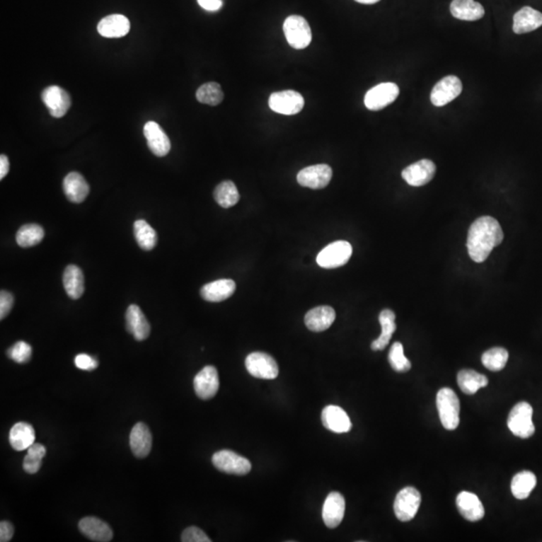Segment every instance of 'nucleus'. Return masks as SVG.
I'll return each mask as SVG.
<instances>
[{"instance_id":"c9c22d12","label":"nucleus","mask_w":542,"mask_h":542,"mask_svg":"<svg viewBox=\"0 0 542 542\" xmlns=\"http://www.w3.org/2000/svg\"><path fill=\"white\" fill-rule=\"evenodd\" d=\"M239 192L232 181H224L216 187L214 199L223 208H230L238 203Z\"/></svg>"},{"instance_id":"e433bc0d","label":"nucleus","mask_w":542,"mask_h":542,"mask_svg":"<svg viewBox=\"0 0 542 542\" xmlns=\"http://www.w3.org/2000/svg\"><path fill=\"white\" fill-rule=\"evenodd\" d=\"M26 451L28 454L23 460V470L28 474L38 473L42 467V459L47 454V449L42 444L35 443Z\"/></svg>"},{"instance_id":"f704fd0d","label":"nucleus","mask_w":542,"mask_h":542,"mask_svg":"<svg viewBox=\"0 0 542 542\" xmlns=\"http://www.w3.org/2000/svg\"><path fill=\"white\" fill-rule=\"evenodd\" d=\"M45 237V230L40 225L26 224L21 227L16 234V242L21 247L28 248L38 246Z\"/></svg>"},{"instance_id":"2f4dec72","label":"nucleus","mask_w":542,"mask_h":542,"mask_svg":"<svg viewBox=\"0 0 542 542\" xmlns=\"http://www.w3.org/2000/svg\"><path fill=\"white\" fill-rule=\"evenodd\" d=\"M457 382L464 394L474 395L488 385V379L473 370H462L458 373Z\"/></svg>"},{"instance_id":"7ed1b4c3","label":"nucleus","mask_w":542,"mask_h":542,"mask_svg":"<svg viewBox=\"0 0 542 542\" xmlns=\"http://www.w3.org/2000/svg\"><path fill=\"white\" fill-rule=\"evenodd\" d=\"M534 410L527 402H520L512 408L508 416L507 425L513 435L522 439L531 437L536 432L532 422Z\"/></svg>"},{"instance_id":"72a5a7b5","label":"nucleus","mask_w":542,"mask_h":542,"mask_svg":"<svg viewBox=\"0 0 542 542\" xmlns=\"http://www.w3.org/2000/svg\"><path fill=\"white\" fill-rule=\"evenodd\" d=\"M134 233L139 246L144 250H152L157 246V233L145 220H137L134 224Z\"/></svg>"},{"instance_id":"79ce46f5","label":"nucleus","mask_w":542,"mask_h":542,"mask_svg":"<svg viewBox=\"0 0 542 542\" xmlns=\"http://www.w3.org/2000/svg\"><path fill=\"white\" fill-rule=\"evenodd\" d=\"M181 541L183 542H210L211 539L206 536L202 529L196 526H190L184 530Z\"/></svg>"},{"instance_id":"f03ea898","label":"nucleus","mask_w":542,"mask_h":542,"mask_svg":"<svg viewBox=\"0 0 542 542\" xmlns=\"http://www.w3.org/2000/svg\"><path fill=\"white\" fill-rule=\"evenodd\" d=\"M437 409L441 423L447 430H455L459 426L460 402L454 391L442 388L437 394Z\"/></svg>"},{"instance_id":"de8ad7c7","label":"nucleus","mask_w":542,"mask_h":542,"mask_svg":"<svg viewBox=\"0 0 542 542\" xmlns=\"http://www.w3.org/2000/svg\"><path fill=\"white\" fill-rule=\"evenodd\" d=\"M9 171V161L6 155L0 156V179H4Z\"/></svg>"},{"instance_id":"f3484780","label":"nucleus","mask_w":542,"mask_h":542,"mask_svg":"<svg viewBox=\"0 0 542 542\" xmlns=\"http://www.w3.org/2000/svg\"><path fill=\"white\" fill-rule=\"evenodd\" d=\"M144 135L153 154L164 157L171 150V142L163 129L155 122H148L144 127Z\"/></svg>"},{"instance_id":"09e8293b","label":"nucleus","mask_w":542,"mask_h":542,"mask_svg":"<svg viewBox=\"0 0 542 542\" xmlns=\"http://www.w3.org/2000/svg\"><path fill=\"white\" fill-rule=\"evenodd\" d=\"M356 1L363 4H374L380 1V0H356Z\"/></svg>"},{"instance_id":"37998d69","label":"nucleus","mask_w":542,"mask_h":542,"mask_svg":"<svg viewBox=\"0 0 542 542\" xmlns=\"http://www.w3.org/2000/svg\"><path fill=\"white\" fill-rule=\"evenodd\" d=\"M74 364L76 368L83 371H93L99 366L97 359L86 354H78L74 359Z\"/></svg>"},{"instance_id":"2eb2a0df","label":"nucleus","mask_w":542,"mask_h":542,"mask_svg":"<svg viewBox=\"0 0 542 542\" xmlns=\"http://www.w3.org/2000/svg\"><path fill=\"white\" fill-rule=\"evenodd\" d=\"M42 98L52 117H64L71 108V97L61 86H49L43 91Z\"/></svg>"},{"instance_id":"c03bdc74","label":"nucleus","mask_w":542,"mask_h":542,"mask_svg":"<svg viewBox=\"0 0 542 542\" xmlns=\"http://www.w3.org/2000/svg\"><path fill=\"white\" fill-rule=\"evenodd\" d=\"M13 306V296L6 290L0 292V318L4 320L11 313Z\"/></svg>"},{"instance_id":"f8f14e48","label":"nucleus","mask_w":542,"mask_h":542,"mask_svg":"<svg viewBox=\"0 0 542 542\" xmlns=\"http://www.w3.org/2000/svg\"><path fill=\"white\" fill-rule=\"evenodd\" d=\"M461 92L462 83L457 76H445L432 90L431 103L435 107H443L459 97Z\"/></svg>"},{"instance_id":"393cba45","label":"nucleus","mask_w":542,"mask_h":542,"mask_svg":"<svg viewBox=\"0 0 542 542\" xmlns=\"http://www.w3.org/2000/svg\"><path fill=\"white\" fill-rule=\"evenodd\" d=\"M64 194L71 202L81 203L88 197L90 187L86 179L78 172H71L64 180Z\"/></svg>"},{"instance_id":"aec40b11","label":"nucleus","mask_w":542,"mask_h":542,"mask_svg":"<svg viewBox=\"0 0 542 542\" xmlns=\"http://www.w3.org/2000/svg\"><path fill=\"white\" fill-rule=\"evenodd\" d=\"M456 505L460 514L470 522L481 520L485 514L483 504L476 494L463 491L456 498Z\"/></svg>"},{"instance_id":"a211bd4d","label":"nucleus","mask_w":542,"mask_h":542,"mask_svg":"<svg viewBox=\"0 0 542 542\" xmlns=\"http://www.w3.org/2000/svg\"><path fill=\"white\" fill-rule=\"evenodd\" d=\"M321 421L328 430L333 433L342 434L351 431L352 422L345 410L338 406L325 407L321 413Z\"/></svg>"},{"instance_id":"ddd939ff","label":"nucleus","mask_w":542,"mask_h":542,"mask_svg":"<svg viewBox=\"0 0 542 542\" xmlns=\"http://www.w3.org/2000/svg\"><path fill=\"white\" fill-rule=\"evenodd\" d=\"M194 390L201 400H210L219 390V376L215 367L207 366L194 379Z\"/></svg>"},{"instance_id":"20e7f679","label":"nucleus","mask_w":542,"mask_h":542,"mask_svg":"<svg viewBox=\"0 0 542 542\" xmlns=\"http://www.w3.org/2000/svg\"><path fill=\"white\" fill-rule=\"evenodd\" d=\"M284 31L290 47L296 50L306 49L313 40L311 26L302 16H290L285 19Z\"/></svg>"},{"instance_id":"5701e85b","label":"nucleus","mask_w":542,"mask_h":542,"mask_svg":"<svg viewBox=\"0 0 542 542\" xmlns=\"http://www.w3.org/2000/svg\"><path fill=\"white\" fill-rule=\"evenodd\" d=\"M335 320V309L323 306L311 309L304 318L306 328L311 332L320 333L328 330Z\"/></svg>"},{"instance_id":"6ab92c4d","label":"nucleus","mask_w":542,"mask_h":542,"mask_svg":"<svg viewBox=\"0 0 542 542\" xmlns=\"http://www.w3.org/2000/svg\"><path fill=\"white\" fill-rule=\"evenodd\" d=\"M129 447L137 458H146L152 449V434L144 423H137L129 434Z\"/></svg>"},{"instance_id":"9b49d317","label":"nucleus","mask_w":542,"mask_h":542,"mask_svg":"<svg viewBox=\"0 0 542 542\" xmlns=\"http://www.w3.org/2000/svg\"><path fill=\"white\" fill-rule=\"evenodd\" d=\"M332 177V168L328 165L320 164L304 168L297 174L296 179L299 185L318 190L327 187Z\"/></svg>"},{"instance_id":"a19ab883","label":"nucleus","mask_w":542,"mask_h":542,"mask_svg":"<svg viewBox=\"0 0 542 542\" xmlns=\"http://www.w3.org/2000/svg\"><path fill=\"white\" fill-rule=\"evenodd\" d=\"M33 350L28 342H18L7 351V356L18 364H25L30 362Z\"/></svg>"},{"instance_id":"49530a36","label":"nucleus","mask_w":542,"mask_h":542,"mask_svg":"<svg viewBox=\"0 0 542 542\" xmlns=\"http://www.w3.org/2000/svg\"><path fill=\"white\" fill-rule=\"evenodd\" d=\"M199 6L208 11H217L223 6L222 0H197Z\"/></svg>"},{"instance_id":"4c0bfd02","label":"nucleus","mask_w":542,"mask_h":542,"mask_svg":"<svg viewBox=\"0 0 542 542\" xmlns=\"http://www.w3.org/2000/svg\"><path fill=\"white\" fill-rule=\"evenodd\" d=\"M508 352L503 347H493L484 352L482 364L486 369L492 371H500L505 368L508 361Z\"/></svg>"},{"instance_id":"4468645a","label":"nucleus","mask_w":542,"mask_h":542,"mask_svg":"<svg viewBox=\"0 0 542 542\" xmlns=\"http://www.w3.org/2000/svg\"><path fill=\"white\" fill-rule=\"evenodd\" d=\"M436 165L431 160H420L405 168L402 177L409 185L420 187L426 185L435 176Z\"/></svg>"},{"instance_id":"6e6552de","label":"nucleus","mask_w":542,"mask_h":542,"mask_svg":"<svg viewBox=\"0 0 542 542\" xmlns=\"http://www.w3.org/2000/svg\"><path fill=\"white\" fill-rule=\"evenodd\" d=\"M246 367L251 376L263 380H273L279 374L277 362L265 352H256L248 354Z\"/></svg>"},{"instance_id":"1a4fd4ad","label":"nucleus","mask_w":542,"mask_h":542,"mask_svg":"<svg viewBox=\"0 0 542 542\" xmlns=\"http://www.w3.org/2000/svg\"><path fill=\"white\" fill-rule=\"evenodd\" d=\"M268 105L273 112L277 114L292 116L299 114L304 107V99L301 93L296 91H282L273 93L270 97Z\"/></svg>"},{"instance_id":"9d476101","label":"nucleus","mask_w":542,"mask_h":542,"mask_svg":"<svg viewBox=\"0 0 542 542\" xmlns=\"http://www.w3.org/2000/svg\"><path fill=\"white\" fill-rule=\"evenodd\" d=\"M212 463L219 471L227 474L242 476V475L248 474L251 470V463L248 459L230 450L216 452L213 455Z\"/></svg>"},{"instance_id":"58836bf2","label":"nucleus","mask_w":542,"mask_h":542,"mask_svg":"<svg viewBox=\"0 0 542 542\" xmlns=\"http://www.w3.org/2000/svg\"><path fill=\"white\" fill-rule=\"evenodd\" d=\"M198 102L209 105H217L222 102L223 95L221 86L217 83H204L196 92Z\"/></svg>"},{"instance_id":"a878e982","label":"nucleus","mask_w":542,"mask_h":542,"mask_svg":"<svg viewBox=\"0 0 542 542\" xmlns=\"http://www.w3.org/2000/svg\"><path fill=\"white\" fill-rule=\"evenodd\" d=\"M129 21L122 14H112L103 18L98 25V31L102 37L108 38H123L129 31Z\"/></svg>"},{"instance_id":"0eeeda50","label":"nucleus","mask_w":542,"mask_h":542,"mask_svg":"<svg viewBox=\"0 0 542 542\" xmlns=\"http://www.w3.org/2000/svg\"><path fill=\"white\" fill-rule=\"evenodd\" d=\"M399 86L394 83H383L371 88L364 96V105L371 111H380L393 104L399 97Z\"/></svg>"},{"instance_id":"b1692460","label":"nucleus","mask_w":542,"mask_h":542,"mask_svg":"<svg viewBox=\"0 0 542 542\" xmlns=\"http://www.w3.org/2000/svg\"><path fill=\"white\" fill-rule=\"evenodd\" d=\"M542 25V13L532 7L525 6L513 18V31L517 35L531 33Z\"/></svg>"},{"instance_id":"7c9ffc66","label":"nucleus","mask_w":542,"mask_h":542,"mask_svg":"<svg viewBox=\"0 0 542 542\" xmlns=\"http://www.w3.org/2000/svg\"><path fill=\"white\" fill-rule=\"evenodd\" d=\"M395 320L394 311H391V309H384L381 311L379 321H380L381 327H382V333L378 339L371 342V347L373 351H383L386 349L392 339L393 333L396 332V328H397Z\"/></svg>"},{"instance_id":"f257e3e1","label":"nucleus","mask_w":542,"mask_h":542,"mask_svg":"<svg viewBox=\"0 0 542 542\" xmlns=\"http://www.w3.org/2000/svg\"><path fill=\"white\" fill-rule=\"evenodd\" d=\"M502 229L500 222L491 216H482L470 226L467 248L470 258L475 263H481L490 255L494 247L503 241Z\"/></svg>"},{"instance_id":"ea45409f","label":"nucleus","mask_w":542,"mask_h":542,"mask_svg":"<svg viewBox=\"0 0 542 542\" xmlns=\"http://www.w3.org/2000/svg\"><path fill=\"white\" fill-rule=\"evenodd\" d=\"M388 362L393 370L399 371V373H406L411 369V362L405 357L404 347L400 342H395L391 347L388 352Z\"/></svg>"},{"instance_id":"473e14b6","label":"nucleus","mask_w":542,"mask_h":542,"mask_svg":"<svg viewBox=\"0 0 542 542\" xmlns=\"http://www.w3.org/2000/svg\"><path fill=\"white\" fill-rule=\"evenodd\" d=\"M536 475L530 471H521L515 475L512 481V492L517 500H524L531 494L536 486Z\"/></svg>"},{"instance_id":"bb28decb","label":"nucleus","mask_w":542,"mask_h":542,"mask_svg":"<svg viewBox=\"0 0 542 542\" xmlns=\"http://www.w3.org/2000/svg\"><path fill=\"white\" fill-rule=\"evenodd\" d=\"M236 289V284L232 279H218L204 285L200 290L201 296L206 301L220 302L226 301Z\"/></svg>"},{"instance_id":"a18cd8bd","label":"nucleus","mask_w":542,"mask_h":542,"mask_svg":"<svg viewBox=\"0 0 542 542\" xmlns=\"http://www.w3.org/2000/svg\"><path fill=\"white\" fill-rule=\"evenodd\" d=\"M13 525L8 521H1V524H0V541H11L13 539Z\"/></svg>"},{"instance_id":"39448f33","label":"nucleus","mask_w":542,"mask_h":542,"mask_svg":"<svg viewBox=\"0 0 542 542\" xmlns=\"http://www.w3.org/2000/svg\"><path fill=\"white\" fill-rule=\"evenodd\" d=\"M352 254V247L347 241H335L325 247L318 253L316 263L323 268L340 267L347 265Z\"/></svg>"},{"instance_id":"cd10ccee","label":"nucleus","mask_w":542,"mask_h":542,"mask_svg":"<svg viewBox=\"0 0 542 542\" xmlns=\"http://www.w3.org/2000/svg\"><path fill=\"white\" fill-rule=\"evenodd\" d=\"M450 11L455 18L466 21H479L485 14L484 7L475 0H453Z\"/></svg>"},{"instance_id":"423d86ee","label":"nucleus","mask_w":542,"mask_h":542,"mask_svg":"<svg viewBox=\"0 0 542 542\" xmlns=\"http://www.w3.org/2000/svg\"><path fill=\"white\" fill-rule=\"evenodd\" d=\"M421 494L414 487L402 489L396 496L394 512L400 521L408 522L413 519L421 505Z\"/></svg>"},{"instance_id":"4be33fe9","label":"nucleus","mask_w":542,"mask_h":542,"mask_svg":"<svg viewBox=\"0 0 542 542\" xmlns=\"http://www.w3.org/2000/svg\"><path fill=\"white\" fill-rule=\"evenodd\" d=\"M126 323L127 330L137 340H146L150 335V323L136 304H132L127 309Z\"/></svg>"},{"instance_id":"c85d7f7f","label":"nucleus","mask_w":542,"mask_h":542,"mask_svg":"<svg viewBox=\"0 0 542 542\" xmlns=\"http://www.w3.org/2000/svg\"><path fill=\"white\" fill-rule=\"evenodd\" d=\"M9 443L16 451L28 450L35 443V431L30 424L19 422L9 432Z\"/></svg>"},{"instance_id":"412c9836","label":"nucleus","mask_w":542,"mask_h":542,"mask_svg":"<svg viewBox=\"0 0 542 542\" xmlns=\"http://www.w3.org/2000/svg\"><path fill=\"white\" fill-rule=\"evenodd\" d=\"M79 529L83 536L93 541L109 542L114 536L111 526L97 517L83 518L79 522Z\"/></svg>"},{"instance_id":"dca6fc26","label":"nucleus","mask_w":542,"mask_h":542,"mask_svg":"<svg viewBox=\"0 0 542 542\" xmlns=\"http://www.w3.org/2000/svg\"><path fill=\"white\" fill-rule=\"evenodd\" d=\"M345 512V501L344 496L339 492L328 494L327 500L323 503V519L328 529H335L342 521Z\"/></svg>"},{"instance_id":"c756f323","label":"nucleus","mask_w":542,"mask_h":542,"mask_svg":"<svg viewBox=\"0 0 542 542\" xmlns=\"http://www.w3.org/2000/svg\"><path fill=\"white\" fill-rule=\"evenodd\" d=\"M64 289L73 299H79L85 292V278L83 271L76 265H69L62 277Z\"/></svg>"}]
</instances>
